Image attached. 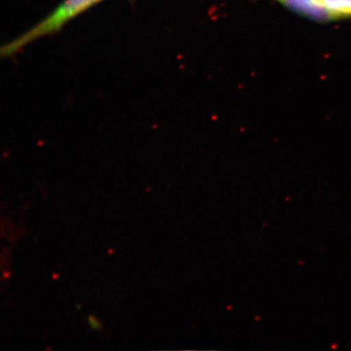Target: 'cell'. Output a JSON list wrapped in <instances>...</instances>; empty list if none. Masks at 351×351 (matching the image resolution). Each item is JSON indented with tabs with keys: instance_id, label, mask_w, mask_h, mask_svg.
I'll return each instance as SVG.
<instances>
[{
	"instance_id": "1",
	"label": "cell",
	"mask_w": 351,
	"mask_h": 351,
	"mask_svg": "<svg viewBox=\"0 0 351 351\" xmlns=\"http://www.w3.org/2000/svg\"><path fill=\"white\" fill-rule=\"evenodd\" d=\"M100 1L102 0H64L45 19L38 22L19 38L3 45L0 51L1 56H15L17 52L36 39L58 32L69 21Z\"/></svg>"
},
{
	"instance_id": "2",
	"label": "cell",
	"mask_w": 351,
	"mask_h": 351,
	"mask_svg": "<svg viewBox=\"0 0 351 351\" xmlns=\"http://www.w3.org/2000/svg\"><path fill=\"white\" fill-rule=\"evenodd\" d=\"M285 7L300 14L317 21H332V16L322 0H278Z\"/></svg>"
},
{
	"instance_id": "3",
	"label": "cell",
	"mask_w": 351,
	"mask_h": 351,
	"mask_svg": "<svg viewBox=\"0 0 351 351\" xmlns=\"http://www.w3.org/2000/svg\"><path fill=\"white\" fill-rule=\"evenodd\" d=\"M333 20L351 16V0H322Z\"/></svg>"
},
{
	"instance_id": "4",
	"label": "cell",
	"mask_w": 351,
	"mask_h": 351,
	"mask_svg": "<svg viewBox=\"0 0 351 351\" xmlns=\"http://www.w3.org/2000/svg\"><path fill=\"white\" fill-rule=\"evenodd\" d=\"M88 322H89L90 328L95 329V330H100V329L103 328L100 320L97 317H95V315H89Z\"/></svg>"
}]
</instances>
